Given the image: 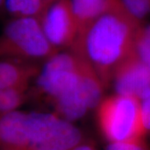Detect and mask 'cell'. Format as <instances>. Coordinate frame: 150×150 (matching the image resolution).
Masks as SVG:
<instances>
[{
  "instance_id": "30bf717a",
  "label": "cell",
  "mask_w": 150,
  "mask_h": 150,
  "mask_svg": "<svg viewBox=\"0 0 150 150\" xmlns=\"http://www.w3.org/2000/svg\"><path fill=\"white\" fill-rule=\"evenodd\" d=\"M46 0H5V13L12 18H40L47 8Z\"/></svg>"
},
{
  "instance_id": "9c48e42d",
  "label": "cell",
  "mask_w": 150,
  "mask_h": 150,
  "mask_svg": "<svg viewBox=\"0 0 150 150\" xmlns=\"http://www.w3.org/2000/svg\"><path fill=\"white\" fill-rule=\"evenodd\" d=\"M79 27V35L98 18L121 2V0H69ZM78 35V37H79Z\"/></svg>"
},
{
  "instance_id": "5b68a950",
  "label": "cell",
  "mask_w": 150,
  "mask_h": 150,
  "mask_svg": "<svg viewBox=\"0 0 150 150\" xmlns=\"http://www.w3.org/2000/svg\"><path fill=\"white\" fill-rule=\"evenodd\" d=\"M43 140L34 111L18 109L0 117V150H33Z\"/></svg>"
},
{
  "instance_id": "5bb4252c",
  "label": "cell",
  "mask_w": 150,
  "mask_h": 150,
  "mask_svg": "<svg viewBox=\"0 0 150 150\" xmlns=\"http://www.w3.org/2000/svg\"><path fill=\"white\" fill-rule=\"evenodd\" d=\"M143 122L146 135L150 134V94L141 101Z\"/></svg>"
},
{
  "instance_id": "7a4b0ae2",
  "label": "cell",
  "mask_w": 150,
  "mask_h": 150,
  "mask_svg": "<svg viewBox=\"0 0 150 150\" xmlns=\"http://www.w3.org/2000/svg\"><path fill=\"white\" fill-rule=\"evenodd\" d=\"M144 23L120 2L86 28L69 51L83 59L108 88L115 71L134 53L136 38Z\"/></svg>"
},
{
  "instance_id": "7c38bea8",
  "label": "cell",
  "mask_w": 150,
  "mask_h": 150,
  "mask_svg": "<svg viewBox=\"0 0 150 150\" xmlns=\"http://www.w3.org/2000/svg\"><path fill=\"white\" fill-rule=\"evenodd\" d=\"M123 5L139 21L145 23L150 16V0H121Z\"/></svg>"
},
{
  "instance_id": "9a60e30c",
  "label": "cell",
  "mask_w": 150,
  "mask_h": 150,
  "mask_svg": "<svg viewBox=\"0 0 150 150\" xmlns=\"http://www.w3.org/2000/svg\"><path fill=\"white\" fill-rule=\"evenodd\" d=\"M70 150H98L96 146L91 141H88V140H83L79 144L74 146L73 149Z\"/></svg>"
},
{
  "instance_id": "2e32d148",
  "label": "cell",
  "mask_w": 150,
  "mask_h": 150,
  "mask_svg": "<svg viewBox=\"0 0 150 150\" xmlns=\"http://www.w3.org/2000/svg\"><path fill=\"white\" fill-rule=\"evenodd\" d=\"M5 13V0H0V15Z\"/></svg>"
},
{
  "instance_id": "4fadbf2b",
  "label": "cell",
  "mask_w": 150,
  "mask_h": 150,
  "mask_svg": "<svg viewBox=\"0 0 150 150\" xmlns=\"http://www.w3.org/2000/svg\"><path fill=\"white\" fill-rule=\"evenodd\" d=\"M105 150H150L145 139L108 143Z\"/></svg>"
},
{
  "instance_id": "ba28073f",
  "label": "cell",
  "mask_w": 150,
  "mask_h": 150,
  "mask_svg": "<svg viewBox=\"0 0 150 150\" xmlns=\"http://www.w3.org/2000/svg\"><path fill=\"white\" fill-rule=\"evenodd\" d=\"M41 70L37 62L19 59H0V92L31 88Z\"/></svg>"
},
{
  "instance_id": "52a82bcc",
  "label": "cell",
  "mask_w": 150,
  "mask_h": 150,
  "mask_svg": "<svg viewBox=\"0 0 150 150\" xmlns=\"http://www.w3.org/2000/svg\"><path fill=\"white\" fill-rule=\"evenodd\" d=\"M111 85L115 93L142 101L150 94V69L134 53L115 71Z\"/></svg>"
},
{
  "instance_id": "6da1fadb",
  "label": "cell",
  "mask_w": 150,
  "mask_h": 150,
  "mask_svg": "<svg viewBox=\"0 0 150 150\" xmlns=\"http://www.w3.org/2000/svg\"><path fill=\"white\" fill-rule=\"evenodd\" d=\"M34 82L30 97L43 98L53 112L73 123L96 109L106 89L95 72L69 50L47 59Z\"/></svg>"
},
{
  "instance_id": "8fae6325",
  "label": "cell",
  "mask_w": 150,
  "mask_h": 150,
  "mask_svg": "<svg viewBox=\"0 0 150 150\" xmlns=\"http://www.w3.org/2000/svg\"><path fill=\"white\" fill-rule=\"evenodd\" d=\"M134 53L150 69V23H144L136 38Z\"/></svg>"
},
{
  "instance_id": "e0dca14e",
  "label": "cell",
  "mask_w": 150,
  "mask_h": 150,
  "mask_svg": "<svg viewBox=\"0 0 150 150\" xmlns=\"http://www.w3.org/2000/svg\"><path fill=\"white\" fill-rule=\"evenodd\" d=\"M56 1H58V0H46V2H47V4H52V3H54V2H56Z\"/></svg>"
},
{
  "instance_id": "277c9868",
  "label": "cell",
  "mask_w": 150,
  "mask_h": 150,
  "mask_svg": "<svg viewBox=\"0 0 150 150\" xmlns=\"http://www.w3.org/2000/svg\"><path fill=\"white\" fill-rule=\"evenodd\" d=\"M57 53L36 18H11L0 33V59L46 61Z\"/></svg>"
},
{
  "instance_id": "3957f363",
  "label": "cell",
  "mask_w": 150,
  "mask_h": 150,
  "mask_svg": "<svg viewBox=\"0 0 150 150\" xmlns=\"http://www.w3.org/2000/svg\"><path fill=\"white\" fill-rule=\"evenodd\" d=\"M97 123L108 143L145 139L141 100L114 93L103 97L96 108Z\"/></svg>"
},
{
  "instance_id": "8992f818",
  "label": "cell",
  "mask_w": 150,
  "mask_h": 150,
  "mask_svg": "<svg viewBox=\"0 0 150 150\" xmlns=\"http://www.w3.org/2000/svg\"><path fill=\"white\" fill-rule=\"evenodd\" d=\"M39 21L43 33L58 52L71 50L79 35V27L69 0H58L47 6Z\"/></svg>"
}]
</instances>
